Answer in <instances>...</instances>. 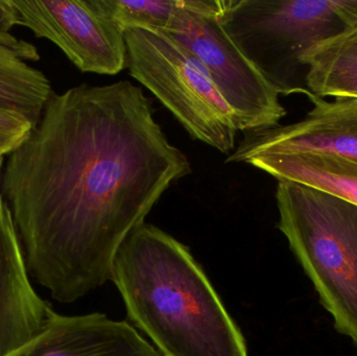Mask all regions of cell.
Returning a JSON list of instances; mask_svg holds the SVG:
<instances>
[{"instance_id": "1", "label": "cell", "mask_w": 357, "mask_h": 356, "mask_svg": "<svg viewBox=\"0 0 357 356\" xmlns=\"http://www.w3.org/2000/svg\"><path fill=\"white\" fill-rule=\"evenodd\" d=\"M190 173L142 88L81 84L52 94L6 158L0 192L29 274L68 304L111 280L121 245Z\"/></svg>"}, {"instance_id": "2", "label": "cell", "mask_w": 357, "mask_h": 356, "mask_svg": "<svg viewBox=\"0 0 357 356\" xmlns=\"http://www.w3.org/2000/svg\"><path fill=\"white\" fill-rule=\"evenodd\" d=\"M111 280L128 316L162 356H249L241 330L188 249L142 224L123 242Z\"/></svg>"}, {"instance_id": "3", "label": "cell", "mask_w": 357, "mask_h": 356, "mask_svg": "<svg viewBox=\"0 0 357 356\" xmlns=\"http://www.w3.org/2000/svg\"><path fill=\"white\" fill-rule=\"evenodd\" d=\"M218 19L279 94L310 98L302 59L357 25V0H222Z\"/></svg>"}, {"instance_id": "4", "label": "cell", "mask_w": 357, "mask_h": 356, "mask_svg": "<svg viewBox=\"0 0 357 356\" xmlns=\"http://www.w3.org/2000/svg\"><path fill=\"white\" fill-rule=\"evenodd\" d=\"M278 229L339 334L357 346V206L279 181Z\"/></svg>"}, {"instance_id": "5", "label": "cell", "mask_w": 357, "mask_h": 356, "mask_svg": "<svg viewBox=\"0 0 357 356\" xmlns=\"http://www.w3.org/2000/svg\"><path fill=\"white\" fill-rule=\"evenodd\" d=\"M130 75L148 88L193 139L225 155L236 148V117L199 59L178 40L157 29L125 31Z\"/></svg>"}, {"instance_id": "6", "label": "cell", "mask_w": 357, "mask_h": 356, "mask_svg": "<svg viewBox=\"0 0 357 356\" xmlns=\"http://www.w3.org/2000/svg\"><path fill=\"white\" fill-rule=\"evenodd\" d=\"M222 0H192L167 33L186 46L205 67L245 133L278 127L287 110L280 94L248 60L220 25ZM167 33V31H165Z\"/></svg>"}, {"instance_id": "7", "label": "cell", "mask_w": 357, "mask_h": 356, "mask_svg": "<svg viewBox=\"0 0 357 356\" xmlns=\"http://www.w3.org/2000/svg\"><path fill=\"white\" fill-rule=\"evenodd\" d=\"M17 26L56 46L82 72L115 75L126 68L125 31L98 0H13Z\"/></svg>"}, {"instance_id": "8", "label": "cell", "mask_w": 357, "mask_h": 356, "mask_svg": "<svg viewBox=\"0 0 357 356\" xmlns=\"http://www.w3.org/2000/svg\"><path fill=\"white\" fill-rule=\"evenodd\" d=\"M312 110L299 123L245 133L227 163L264 153H320L357 162V98H310Z\"/></svg>"}, {"instance_id": "9", "label": "cell", "mask_w": 357, "mask_h": 356, "mask_svg": "<svg viewBox=\"0 0 357 356\" xmlns=\"http://www.w3.org/2000/svg\"><path fill=\"white\" fill-rule=\"evenodd\" d=\"M56 311L33 288L12 213L0 215V356L41 336Z\"/></svg>"}, {"instance_id": "10", "label": "cell", "mask_w": 357, "mask_h": 356, "mask_svg": "<svg viewBox=\"0 0 357 356\" xmlns=\"http://www.w3.org/2000/svg\"><path fill=\"white\" fill-rule=\"evenodd\" d=\"M8 356H162L127 322L54 314L45 332Z\"/></svg>"}, {"instance_id": "11", "label": "cell", "mask_w": 357, "mask_h": 356, "mask_svg": "<svg viewBox=\"0 0 357 356\" xmlns=\"http://www.w3.org/2000/svg\"><path fill=\"white\" fill-rule=\"evenodd\" d=\"M243 163L279 181L320 190L357 206V162L320 153H264Z\"/></svg>"}, {"instance_id": "12", "label": "cell", "mask_w": 357, "mask_h": 356, "mask_svg": "<svg viewBox=\"0 0 357 356\" xmlns=\"http://www.w3.org/2000/svg\"><path fill=\"white\" fill-rule=\"evenodd\" d=\"M40 59L37 46L0 31V108L21 113L33 125L54 93L43 71L29 64Z\"/></svg>"}, {"instance_id": "13", "label": "cell", "mask_w": 357, "mask_h": 356, "mask_svg": "<svg viewBox=\"0 0 357 356\" xmlns=\"http://www.w3.org/2000/svg\"><path fill=\"white\" fill-rule=\"evenodd\" d=\"M302 62L312 95L357 98V25L314 46Z\"/></svg>"}, {"instance_id": "14", "label": "cell", "mask_w": 357, "mask_h": 356, "mask_svg": "<svg viewBox=\"0 0 357 356\" xmlns=\"http://www.w3.org/2000/svg\"><path fill=\"white\" fill-rule=\"evenodd\" d=\"M109 16L123 29L169 31L178 15L192 6V0H98Z\"/></svg>"}, {"instance_id": "15", "label": "cell", "mask_w": 357, "mask_h": 356, "mask_svg": "<svg viewBox=\"0 0 357 356\" xmlns=\"http://www.w3.org/2000/svg\"><path fill=\"white\" fill-rule=\"evenodd\" d=\"M33 123L17 111L0 108V158L12 154L33 129Z\"/></svg>"}, {"instance_id": "16", "label": "cell", "mask_w": 357, "mask_h": 356, "mask_svg": "<svg viewBox=\"0 0 357 356\" xmlns=\"http://www.w3.org/2000/svg\"><path fill=\"white\" fill-rule=\"evenodd\" d=\"M17 26V10L13 0H0V31L10 33Z\"/></svg>"}, {"instance_id": "17", "label": "cell", "mask_w": 357, "mask_h": 356, "mask_svg": "<svg viewBox=\"0 0 357 356\" xmlns=\"http://www.w3.org/2000/svg\"><path fill=\"white\" fill-rule=\"evenodd\" d=\"M4 206H6V203H4L1 192H0V215H1L2 211H3Z\"/></svg>"}, {"instance_id": "18", "label": "cell", "mask_w": 357, "mask_h": 356, "mask_svg": "<svg viewBox=\"0 0 357 356\" xmlns=\"http://www.w3.org/2000/svg\"><path fill=\"white\" fill-rule=\"evenodd\" d=\"M4 158H0V181H1L2 169H3Z\"/></svg>"}]
</instances>
